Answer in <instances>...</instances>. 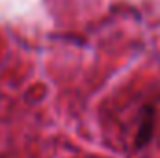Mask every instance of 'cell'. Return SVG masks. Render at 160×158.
I'll return each instance as SVG.
<instances>
[{"instance_id": "cell-1", "label": "cell", "mask_w": 160, "mask_h": 158, "mask_svg": "<svg viewBox=\"0 0 160 158\" xmlns=\"http://www.w3.org/2000/svg\"><path fill=\"white\" fill-rule=\"evenodd\" d=\"M155 136V106L153 104H145L140 112V125L134 136V149L142 151L145 149Z\"/></svg>"}]
</instances>
